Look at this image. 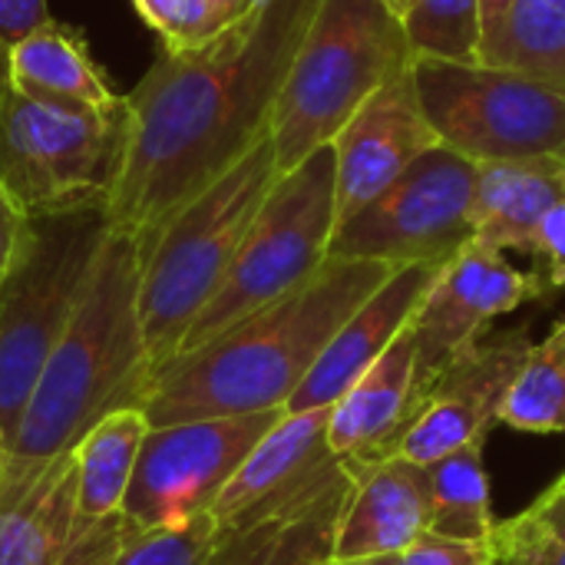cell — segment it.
<instances>
[{"mask_svg": "<svg viewBox=\"0 0 565 565\" xmlns=\"http://www.w3.org/2000/svg\"><path fill=\"white\" fill-rule=\"evenodd\" d=\"M444 265H401L391 278L338 328L318 364L288 401V414L328 411L341 394L404 334L427 288Z\"/></svg>", "mask_w": 565, "mask_h": 565, "instance_id": "obj_16", "label": "cell"}, {"mask_svg": "<svg viewBox=\"0 0 565 565\" xmlns=\"http://www.w3.org/2000/svg\"><path fill=\"white\" fill-rule=\"evenodd\" d=\"M324 565H397V556H371V559H331Z\"/></svg>", "mask_w": 565, "mask_h": 565, "instance_id": "obj_38", "label": "cell"}, {"mask_svg": "<svg viewBox=\"0 0 565 565\" xmlns=\"http://www.w3.org/2000/svg\"><path fill=\"white\" fill-rule=\"evenodd\" d=\"M109 235L103 209L30 218L26 242L0 288V447L7 450L33 384L66 331Z\"/></svg>", "mask_w": 565, "mask_h": 565, "instance_id": "obj_6", "label": "cell"}, {"mask_svg": "<svg viewBox=\"0 0 565 565\" xmlns=\"http://www.w3.org/2000/svg\"><path fill=\"white\" fill-rule=\"evenodd\" d=\"M477 162L434 146L377 199L334 228L328 258L447 265L473 242Z\"/></svg>", "mask_w": 565, "mask_h": 565, "instance_id": "obj_10", "label": "cell"}, {"mask_svg": "<svg viewBox=\"0 0 565 565\" xmlns=\"http://www.w3.org/2000/svg\"><path fill=\"white\" fill-rule=\"evenodd\" d=\"M480 63L565 89V0H513L480 43Z\"/></svg>", "mask_w": 565, "mask_h": 565, "instance_id": "obj_24", "label": "cell"}, {"mask_svg": "<svg viewBox=\"0 0 565 565\" xmlns=\"http://www.w3.org/2000/svg\"><path fill=\"white\" fill-rule=\"evenodd\" d=\"M321 0H262L192 50H159L122 96L126 142L103 215L152 238L268 139L275 99Z\"/></svg>", "mask_w": 565, "mask_h": 565, "instance_id": "obj_1", "label": "cell"}, {"mask_svg": "<svg viewBox=\"0 0 565 565\" xmlns=\"http://www.w3.org/2000/svg\"><path fill=\"white\" fill-rule=\"evenodd\" d=\"M417 411V351L404 334L328 411V447L354 473L397 454Z\"/></svg>", "mask_w": 565, "mask_h": 565, "instance_id": "obj_17", "label": "cell"}, {"mask_svg": "<svg viewBox=\"0 0 565 565\" xmlns=\"http://www.w3.org/2000/svg\"><path fill=\"white\" fill-rule=\"evenodd\" d=\"M556 483H565V473H563V477H559V480H556Z\"/></svg>", "mask_w": 565, "mask_h": 565, "instance_id": "obj_42", "label": "cell"}, {"mask_svg": "<svg viewBox=\"0 0 565 565\" xmlns=\"http://www.w3.org/2000/svg\"><path fill=\"white\" fill-rule=\"evenodd\" d=\"M7 86V50L0 46V89Z\"/></svg>", "mask_w": 565, "mask_h": 565, "instance_id": "obj_40", "label": "cell"}, {"mask_svg": "<svg viewBox=\"0 0 565 565\" xmlns=\"http://www.w3.org/2000/svg\"><path fill=\"white\" fill-rule=\"evenodd\" d=\"M565 192V156L477 166L473 245L493 252H533L543 215Z\"/></svg>", "mask_w": 565, "mask_h": 565, "instance_id": "obj_21", "label": "cell"}, {"mask_svg": "<svg viewBox=\"0 0 565 565\" xmlns=\"http://www.w3.org/2000/svg\"><path fill=\"white\" fill-rule=\"evenodd\" d=\"M218 546V523L212 513L192 516L175 526H156L122 536L109 565H209Z\"/></svg>", "mask_w": 565, "mask_h": 565, "instance_id": "obj_28", "label": "cell"}, {"mask_svg": "<svg viewBox=\"0 0 565 565\" xmlns=\"http://www.w3.org/2000/svg\"><path fill=\"white\" fill-rule=\"evenodd\" d=\"M328 411H285L281 420L248 450L212 507L218 536L311 500L344 470L328 447Z\"/></svg>", "mask_w": 565, "mask_h": 565, "instance_id": "obj_14", "label": "cell"}, {"mask_svg": "<svg viewBox=\"0 0 565 565\" xmlns=\"http://www.w3.org/2000/svg\"><path fill=\"white\" fill-rule=\"evenodd\" d=\"M500 424L523 434L565 437V321L543 344H533L500 407Z\"/></svg>", "mask_w": 565, "mask_h": 565, "instance_id": "obj_26", "label": "cell"}, {"mask_svg": "<svg viewBox=\"0 0 565 565\" xmlns=\"http://www.w3.org/2000/svg\"><path fill=\"white\" fill-rule=\"evenodd\" d=\"M26 228H30V218L20 212V205L10 199V192L0 185V288L20 258V248L26 242Z\"/></svg>", "mask_w": 565, "mask_h": 565, "instance_id": "obj_33", "label": "cell"}, {"mask_svg": "<svg viewBox=\"0 0 565 565\" xmlns=\"http://www.w3.org/2000/svg\"><path fill=\"white\" fill-rule=\"evenodd\" d=\"M354 470H344L311 500L222 533L209 565H324L334 559V536Z\"/></svg>", "mask_w": 565, "mask_h": 565, "instance_id": "obj_20", "label": "cell"}, {"mask_svg": "<svg viewBox=\"0 0 565 565\" xmlns=\"http://www.w3.org/2000/svg\"><path fill=\"white\" fill-rule=\"evenodd\" d=\"M404 20L377 0H321L275 99L278 175L331 146L348 119L414 66Z\"/></svg>", "mask_w": 565, "mask_h": 565, "instance_id": "obj_4", "label": "cell"}, {"mask_svg": "<svg viewBox=\"0 0 565 565\" xmlns=\"http://www.w3.org/2000/svg\"><path fill=\"white\" fill-rule=\"evenodd\" d=\"M377 3H384L391 13H397L401 20H404V13H407V7H411V0H377Z\"/></svg>", "mask_w": 565, "mask_h": 565, "instance_id": "obj_39", "label": "cell"}, {"mask_svg": "<svg viewBox=\"0 0 565 565\" xmlns=\"http://www.w3.org/2000/svg\"><path fill=\"white\" fill-rule=\"evenodd\" d=\"M149 434V420L139 407L116 411L103 417L73 447V480H76V530H113L122 526L126 490Z\"/></svg>", "mask_w": 565, "mask_h": 565, "instance_id": "obj_23", "label": "cell"}, {"mask_svg": "<svg viewBox=\"0 0 565 565\" xmlns=\"http://www.w3.org/2000/svg\"><path fill=\"white\" fill-rule=\"evenodd\" d=\"M0 460H3V447H0Z\"/></svg>", "mask_w": 565, "mask_h": 565, "instance_id": "obj_43", "label": "cell"}, {"mask_svg": "<svg viewBox=\"0 0 565 565\" xmlns=\"http://www.w3.org/2000/svg\"><path fill=\"white\" fill-rule=\"evenodd\" d=\"M414 86L440 146L477 166L565 156V89L480 60L417 56Z\"/></svg>", "mask_w": 565, "mask_h": 565, "instance_id": "obj_9", "label": "cell"}, {"mask_svg": "<svg viewBox=\"0 0 565 565\" xmlns=\"http://www.w3.org/2000/svg\"><path fill=\"white\" fill-rule=\"evenodd\" d=\"M434 146L440 139L420 109L414 73L407 70L377 89L331 142L338 225L377 199Z\"/></svg>", "mask_w": 565, "mask_h": 565, "instance_id": "obj_15", "label": "cell"}, {"mask_svg": "<svg viewBox=\"0 0 565 565\" xmlns=\"http://www.w3.org/2000/svg\"><path fill=\"white\" fill-rule=\"evenodd\" d=\"M414 56L480 60V10L477 0H411L404 13Z\"/></svg>", "mask_w": 565, "mask_h": 565, "instance_id": "obj_27", "label": "cell"}, {"mask_svg": "<svg viewBox=\"0 0 565 565\" xmlns=\"http://www.w3.org/2000/svg\"><path fill=\"white\" fill-rule=\"evenodd\" d=\"M487 440H473L427 463V490H430V533L460 543H487L493 520V493L483 467Z\"/></svg>", "mask_w": 565, "mask_h": 565, "instance_id": "obj_25", "label": "cell"}, {"mask_svg": "<svg viewBox=\"0 0 565 565\" xmlns=\"http://www.w3.org/2000/svg\"><path fill=\"white\" fill-rule=\"evenodd\" d=\"M513 0H477V10H480V43L500 26L503 13L510 10Z\"/></svg>", "mask_w": 565, "mask_h": 565, "instance_id": "obj_36", "label": "cell"}, {"mask_svg": "<svg viewBox=\"0 0 565 565\" xmlns=\"http://www.w3.org/2000/svg\"><path fill=\"white\" fill-rule=\"evenodd\" d=\"M526 513L536 516L556 536H565V483H553L533 507H526Z\"/></svg>", "mask_w": 565, "mask_h": 565, "instance_id": "obj_35", "label": "cell"}, {"mask_svg": "<svg viewBox=\"0 0 565 565\" xmlns=\"http://www.w3.org/2000/svg\"><path fill=\"white\" fill-rule=\"evenodd\" d=\"M543 295H550L543 278L536 271H520L503 252L470 242L450 258L407 324L417 351V404L450 361L483 341V331L500 315Z\"/></svg>", "mask_w": 565, "mask_h": 565, "instance_id": "obj_12", "label": "cell"}, {"mask_svg": "<svg viewBox=\"0 0 565 565\" xmlns=\"http://www.w3.org/2000/svg\"><path fill=\"white\" fill-rule=\"evenodd\" d=\"M430 490L427 470L404 457H387L354 473L344 503L334 559L401 556L430 533Z\"/></svg>", "mask_w": 565, "mask_h": 565, "instance_id": "obj_18", "label": "cell"}, {"mask_svg": "<svg viewBox=\"0 0 565 565\" xmlns=\"http://www.w3.org/2000/svg\"><path fill=\"white\" fill-rule=\"evenodd\" d=\"M46 20V0H0V46L10 50L17 40H23Z\"/></svg>", "mask_w": 565, "mask_h": 565, "instance_id": "obj_34", "label": "cell"}, {"mask_svg": "<svg viewBox=\"0 0 565 565\" xmlns=\"http://www.w3.org/2000/svg\"><path fill=\"white\" fill-rule=\"evenodd\" d=\"M543 262V285L546 291L565 288V192L556 199V205L543 215L536 238H533V252Z\"/></svg>", "mask_w": 565, "mask_h": 565, "instance_id": "obj_31", "label": "cell"}, {"mask_svg": "<svg viewBox=\"0 0 565 565\" xmlns=\"http://www.w3.org/2000/svg\"><path fill=\"white\" fill-rule=\"evenodd\" d=\"M391 265L328 258L291 295L265 305L209 344L156 367L149 427L285 411L338 328L391 278Z\"/></svg>", "mask_w": 565, "mask_h": 565, "instance_id": "obj_2", "label": "cell"}, {"mask_svg": "<svg viewBox=\"0 0 565 565\" xmlns=\"http://www.w3.org/2000/svg\"><path fill=\"white\" fill-rule=\"evenodd\" d=\"M490 565H565V536L546 530L526 510L497 523L487 540Z\"/></svg>", "mask_w": 565, "mask_h": 565, "instance_id": "obj_29", "label": "cell"}, {"mask_svg": "<svg viewBox=\"0 0 565 565\" xmlns=\"http://www.w3.org/2000/svg\"><path fill=\"white\" fill-rule=\"evenodd\" d=\"M73 507V454L0 477V565H63Z\"/></svg>", "mask_w": 565, "mask_h": 565, "instance_id": "obj_19", "label": "cell"}, {"mask_svg": "<svg viewBox=\"0 0 565 565\" xmlns=\"http://www.w3.org/2000/svg\"><path fill=\"white\" fill-rule=\"evenodd\" d=\"M7 86L76 109H116L122 103L96 66L83 33L56 20H46L7 50Z\"/></svg>", "mask_w": 565, "mask_h": 565, "instance_id": "obj_22", "label": "cell"}, {"mask_svg": "<svg viewBox=\"0 0 565 565\" xmlns=\"http://www.w3.org/2000/svg\"><path fill=\"white\" fill-rule=\"evenodd\" d=\"M162 50H192L215 33L209 0H132Z\"/></svg>", "mask_w": 565, "mask_h": 565, "instance_id": "obj_30", "label": "cell"}, {"mask_svg": "<svg viewBox=\"0 0 565 565\" xmlns=\"http://www.w3.org/2000/svg\"><path fill=\"white\" fill-rule=\"evenodd\" d=\"M209 10H212L215 30H222V26L235 23L248 10V0H209Z\"/></svg>", "mask_w": 565, "mask_h": 565, "instance_id": "obj_37", "label": "cell"}, {"mask_svg": "<svg viewBox=\"0 0 565 565\" xmlns=\"http://www.w3.org/2000/svg\"><path fill=\"white\" fill-rule=\"evenodd\" d=\"M530 351V331L520 328L483 338L450 361L420 397L394 457L427 467L457 447L487 440Z\"/></svg>", "mask_w": 565, "mask_h": 565, "instance_id": "obj_13", "label": "cell"}, {"mask_svg": "<svg viewBox=\"0 0 565 565\" xmlns=\"http://www.w3.org/2000/svg\"><path fill=\"white\" fill-rule=\"evenodd\" d=\"M275 179V146L262 139L238 166L189 199L152 238L139 242V318L152 374L179 354L182 338L222 288Z\"/></svg>", "mask_w": 565, "mask_h": 565, "instance_id": "obj_5", "label": "cell"}, {"mask_svg": "<svg viewBox=\"0 0 565 565\" xmlns=\"http://www.w3.org/2000/svg\"><path fill=\"white\" fill-rule=\"evenodd\" d=\"M397 565H490L487 563V543H460L427 533L417 540L407 553L397 556Z\"/></svg>", "mask_w": 565, "mask_h": 565, "instance_id": "obj_32", "label": "cell"}, {"mask_svg": "<svg viewBox=\"0 0 565 565\" xmlns=\"http://www.w3.org/2000/svg\"><path fill=\"white\" fill-rule=\"evenodd\" d=\"M334 228V149L321 146L275 179L222 288L182 338L179 354L209 344L248 315L305 285L328 262Z\"/></svg>", "mask_w": 565, "mask_h": 565, "instance_id": "obj_7", "label": "cell"}, {"mask_svg": "<svg viewBox=\"0 0 565 565\" xmlns=\"http://www.w3.org/2000/svg\"><path fill=\"white\" fill-rule=\"evenodd\" d=\"M126 142V109H76L0 89V185L26 218L103 209Z\"/></svg>", "mask_w": 565, "mask_h": 565, "instance_id": "obj_8", "label": "cell"}, {"mask_svg": "<svg viewBox=\"0 0 565 565\" xmlns=\"http://www.w3.org/2000/svg\"><path fill=\"white\" fill-rule=\"evenodd\" d=\"M255 3H262V0H248V7H255Z\"/></svg>", "mask_w": 565, "mask_h": 565, "instance_id": "obj_41", "label": "cell"}, {"mask_svg": "<svg viewBox=\"0 0 565 565\" xmlns=\"http://www.w3.org/2000/svg\"><path fill=\"white\" fill-rule=\"evenodd\" d=\"M139 278L142 245L109 228L86 291L50 351L17 434L3 450L0 477L73 454V447L116 411H142L152 361L139 318Z\"/></svg>", "mask_w": 565, "mask_h": 565, "instance_id": "obj_3", "label": "cell"}, {"mask_svg": "<svg viewBox=\"0 0 565 565\" xmlns=\"http://www.w3.org/2000/svg\"><path fill=\"white\" fill-rule=\"evenodd\" d=\"M285 411L202 417L149 427L122 503V533L175 526L212 513L248 450Z\"/></svg>", "mask_w": 565, "mask_h": 565, "instance_id": "obj_11", "label": "cell"}]
</instances>
